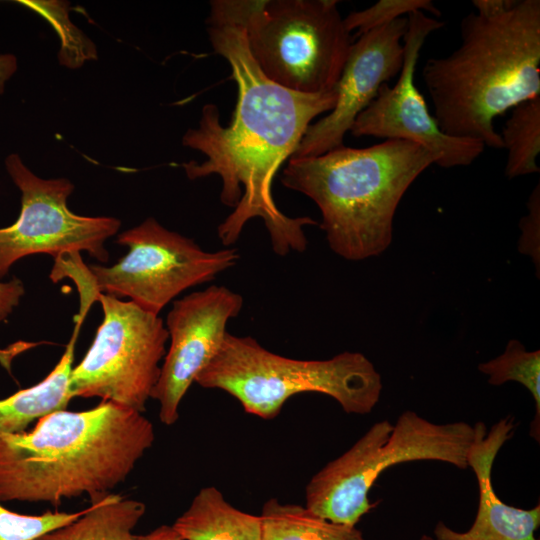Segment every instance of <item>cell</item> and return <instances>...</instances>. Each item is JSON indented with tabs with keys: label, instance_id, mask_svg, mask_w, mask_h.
Here are the masks:
<instances>
[{
	"label": "cell",
	"instance_id": "2",
	"mask_svg": "<svg viewBox=\"0 0 540 540\" xmlns=\"http://www.w3.org/2000/svg\"><path fill=\"white\" fill-rule=\"evenodd\" d=\"M154 440L143 413L113 402L53 412L29 432L0 434V502L98 501L126 480Z\"/></svg>",
	"mask_w": 540,
	"mask_h": 540
},
{
	"label": "cell",
	"instance_id": "4",
	"mask_svg": "<svg viewBox=\"0 0 540 540\" xmlns=\"http://www.w3.org/2000/svg\"><path fill=\"white\" fill-rule=\"evenodd\" d=\"M438 157L403 140L341 146L314 157L290 158L281 183L310 198L330 249L348 261L383 253L391 244L397 207L411 184Z\"/></svg>",
	"mask_w": 540,
	"mask_h": 540
},
{
	"label": "cell",
	"instance_id": "19",
	"mask_svg": "<svg viewBox=\"0 0 540 540\" xmlns=\"http://www.w3.org/2000/svg\"><path fill=\"white\" fill-rule=\"evenodd\" d=\"M499 134L508 152L505 175L509 179L539 172L540 96L515 106Z\"/></svg>",
	"mask_w": 540,
	"mask_h": 540
},
{
	"label": "cell",
	"instance_id": "11",
	"mask_svg": "<svg viewBox=\"0 0 540 540\" xmlns=\"http://www.w3.org/2000/svg\"><path fill=\"white\" fill-rule=\"evenodd\" d=\"M443 25L441 20L423 11L408 15L403 37V65L396 83L381 86L374 100L357 116L349 132L355 137L373 136L418 144L437 155L436 165L453 168L472 164L485 146L475 140L445 134L415 85L414 74L420 50L426 38Z\"/></svg>",
	"mask_w": 540,
	"mask_h": 540
},
{
	"label": "cell",
	"instance_id": "13",
	"mask_svg": "<svg viewBox=\"0 0 540 540\" xmlns=\"http://www.w3.org/2000/svg\"><path fill=\"white\" fill-rule=\"evenodd\" d=\"M407 17L361 34L351 44L336 84V102L328 114L311 124L291 158L314 157L344 146L357 116L403 65Z\"/></svg>",
	"mask_w": 540,
	"mask_h": 540
},
{
	"label": "cell",
	"instance_id": "17",
	"mask_svg": "<svg viewBox=\"0 0 540 540\" xmlns=\"http://www.w3.org/2000/svg\"><path fill=\"white\" fill-rule=\"evenodd\" d=\"M145 510L141 501L108 494L93 502L76 520L37 540H140L133 530Z\"/></svg>",
	"mask_w": 540,
	"mask_h": 540
},
{
	"label": "cell",
	"instance_id": "3",
	"mask_svg": "<svg viewBox=\"0 0 540 540\" xmlns=\"http://www.w3.org/2000/svg\"><path fill=\"white\" fill-rule=\"evenodd\" d=\"M460 31V46L422 70L433 117L447 135L501 149L494 119L540 96V1L514 0L496 15L471 12Z\"/></svg>",
	"mask_w": 540,
	"mask_h": 540
},
{
	"label": "cell",
	"instance_id": "5",
	"mask_svg": "<svg viewBox=\"0 0 540 540\" xmlns=\"http://www.w3.org/2000/svg\"><path fill=\"white\" fill-rule=\"evenodd\" d=\"M195 383L230 394L245 412L262 419L276 417L292 396L307 392L333 398L347 414L366 415L382 391L379 372L360 352L294 359L266 349L255 338L229 332Z\"/></svg>",
	"mask_w": 540,
	"mask_h": 540
},
{
	"label": "cell",
	"instance_id": "25",
	"mask_svg": "<svg viewBox=\"0 0 540 540\" xmlns=\"http://www.w3.org/2000/svg\"><path fill=\"white\" fill-rule=\"evenodd\" d=\"M140 540H185L174 528L162 525L145 535H140Z\"/></svg>",
	"mask_w": 540,
	"mask_h": 540
},
{
	"label": "cell",
	"instance_id": "22",
	"mask_svg": "<svg viewBox=\"0 0 540 540\" xmlns=\"http://www.w3.org/2000/svg\"><path fill=\"white\" fill-rule=\"evenodd\" d=\"M85 510L46 511L40 515H25L5 508L0 502V540H37L42 535L76 520Z\"/></svg>",
	"mask_w": 540,
	"mask_h": 540
},
{
	"label": "cell",
	"instance_id": "16",
	"mask_svg": "<svg viewBox=\"0 0 540 540\" xmlns=\"http://www.w3.org/2000/svg\"><path fill=\"white\" fill-rule=\"evenodd\" d=\"M172 526L185 540H262L260 516L235 508L214 486L201 488Z\"/></svg>",
	"mask_w": 540,
	"mask_h": 540
},
{
	"label": "cell",
	"instance_id": "26",
	"mask_svg": "<svg viewBox=\"0 0 540 540\" xmlns=\"http://www.w3.org/2000/svg\"><path fill=\"white\" fill-rule=\"evenodd\" d=\"M16 68L17 62L13 55H0V93L3 92L5 82L13 75Z\"/></svg>",
	"mask_w": 540,
	"mask_h": 540
},
{
	"label": "cell",
	"instance_id": "7",
	"mask_svg": "<svg viewBox=\"0 0 540 540\" xmlns=\"http://www.w3.org/2000/svg\"><path fill=\"white\" fill-rule=\"evenodd\" d=\"M474 437L475 427L467 422L438 424L410 410L394 424L378 421L312 476L305 489V507L334 523L356 526L375 506L369 492L385 469L418 460L467 469Z\"/></svg>",
	"mask_w": 540,
	"mask_h": 540
},
{
	"label": "cell",
	"instance_id": "23",
	"mask_svg": "<svg viewBox=\"0 0 540 540\" xmlns=\"http://www.w3.org/2000/svg\"><path fill=\"white\" fill-rule=\"evenodd\" d=\"M528 213L520 221L522 234L519 240V250L530 254L539 268V228H540V187L532 191L528 203Z\"/></svg>",
	"mask_w": 540,
	"mask_h": 540
},
{
	"label": "cell",
	"instance_id": "18",
	"mask_svg": "<svg viewBox=\"0 0 540 540\" xmlns=\"http://www.w3.org/2000/svg\"><path fill=\"white\" fill-rule=\"evenodd\" d=\"M262 540H364L355 526L324 519L305 506L266 501L259 515Z\"/></svg>",
	"mask_w": 540,
	"mask_h": 540
},
{
	"label": "cell",
	"instance_id": "12",
	"mask_svg": "<svg viewBox=\"0 0 540 540\" xmlns=\"http://www.w3.org/2000/svg\"><path fill=\"white\" fill-rule=\"evenodd\" d=\"M243 297L223 285H211L173 302L165 326L169 348L151 398L158 401L160 421L176 423L180 403L197 376L217 354L228 322L242 308Z\"/></svg>",
	"mask_w": 540,
	"mask_h": 540
},
{
	"label": "cell",
	"instance_id": "15",
	"mask_svg": "<svg viewBox=\"0 0 540 540\" xmlns=\"http://www.w3.org/2000/svg\"><path fill=\"white\" fill-rule=\"evenodd\" d=\"M83 320V316H77L63 355L45 379L0 400V434L24 432L33 421L66 409L74 398L70 390V376Z\"/></svg>",
	"mask_w": 540,
	"mask_h": 540
},
{
	"label": "cell",
	"instance_id": "14",
	"mask_svg": "<svg viewBox=\"0 0 540 540\" xmlns=\"http://www.w3.org/2000/svg\"><path fill=\"white\" fill-rule=\"evenodd\" d=\"M512 416H507L487 431L477 422L475 437L467 455L478 483L479 502L475 520L465 532L451 529L442 521L434 528L436 540H538L535 532L540 525V504L531 509L510 506L494 491L491 474L494 460L515 431Z\"/></svg>",
	"mask_w": 540,
	"mask_h": 540
},
{
	"label": "cell",
	"instance_id": "9",
	"mask_svg": "<svg viewBox=\"0 0 540 540\" xmlns=\"http://www.w3.org/2000/svg\"><path fill=\"white\" fill-rule=\"evenodd\" d=\"M97 300L103 320L86 355L72 369L71 393L143 413L166 354L165 323L130 300L102 293Z\"/></svg>",
	"mask_w": 540,
	"mask_h": 540
},
{
	"label": "cell",
	"instance_id": "27",
	"mask_svg": "<svg viewBox=\"0 0 540 540\" xmlns=\"http://www.w3.org/2000/svg\"><path fill=\"white\" fill-rule=\"evenodd\" d=\"M419 540H435V539L432 538V537L429 536V535L424 534V535H422V536L420 537Z\"/></svg>",
	"mask_w": 540,
	"mask_h": 540
},
{
	"label": "cell",
	"instance_id": "24",
	"mask_svg": "<svg viewBox=\"0 0 540 540\" xmlns=\"http://www.w3.org/2000/svg\"><path fill=\"white\" fill-rule=\"evenodd\" d=\"M25 293L23 283L18 278L0 281V323L4 322L20 303Z\"/></svg>",
	"mask_w": 540,
	"mask_h": 540
},
{
	"label": "cell",
	"instance_id": "20",
	"mask_svg": "<svg viewBox=\"0 0 540 540\" xmlns=\"http://www.w3.org/2000/svg\"><path fill=\"white\" fill-rule=\"evenodd\" d=\"M479 371L488 376L494 386L509 381L522 384L535 402V415L530 426V436L540 439V351H528L518 340H510L498 357L478 365Z\"/></svg>",
	"mask_w": 540,
	"mask_h": 540
},
{
	"label": "cell",
	"instance_id": "21",
	"mask_svg": "<svg viewBox=\"0 0 540 540\" xmlns=\"http://www.w3.org/2000/svg\"><path fill=\"white\" fill-rule=\"evenodd\" d=\"M415 11L428 12L435 17L441 15L430 0H380L364 10L349 13L343 20L350 33L356 30L361 35Z\"/></svg>",
	"mask_w": 540,
	"mask_h": 540
},
{
	"label": "cell",
	"instance_id": "8",
	"mask_svg": "<svg viewBox=\"0 0 540 540\" xmlns=\"http://www.w3.org/2000/svg\"><path fill=\"white\" fill-rule=\"evenodd\" d=\"M116 242L128 252L112 266L88 267L92 294L96 300L101 293L127 297L157 315L182 292L214 280L240 259L236 248L205 251L154 218L119 234Z\"/></svg>",
	"mask_w": 540,
	"mask_h": 540
},
{
	"label": "cell",
	"instance_id": "10",
	"mask_svg": "<svg viewBox=\"0 0 540 540\" xmlns=\"http://www.w3.org/2000/svg\"><path fill=\"white\" fill-rule=\"evenodd\" d=\"M5 166L21 191V212L11 226L0 228V279L16 261L34 254L58 259L86 251L101 262L108 260L104 244L117 233L120 220L73 213L67 206L73 184L36 176L16 154L5 159Z\"/></svg>",
	"mask_w": 540,
	"mask_h": 540
},
{
	"label": "cell",
	"instance_id": "6",
	"mask_svg": "<svg viewBox=\"0 0 540 540\" xmlns=\"http://www.w3.org/2000/svg\"><path fill=\"white\" fill-rule=\"evenodd\" d=\"M210 14L244 27L261 72L307 94L335 89L350 46L336 0H215Z\"/></svg>",
	"mask_w": 540,
	"mask_h": 540
},
{
	"label": "cell",
	"instance_id": "1",
	"mask_svg": "<svg viewBox=\"0 0 540 540\" xmlns=\"http://www.w3.org/2000/svg\"><path fill=\"white\" fill-rule=\"evenodd\" d=\"M207 24L214 51L231 68L237 102L228 125L221 124L216 105L203 106L198 127L187 130L182 144L206 159L181 166L190 180L211 175L221 179L220 201L233 208L217 228L224 246L235 244L246 224L260 218L275 254L304 252V227L318 223L307 216L284 214L274 200L273 181L311 122L332 110L336 87L317 94L282 87L268 79L255 63L241 24L215 15H209Z\"/></svg>",
	"mask_w": 540,
	"mask_h": 540
}]
</instances>
